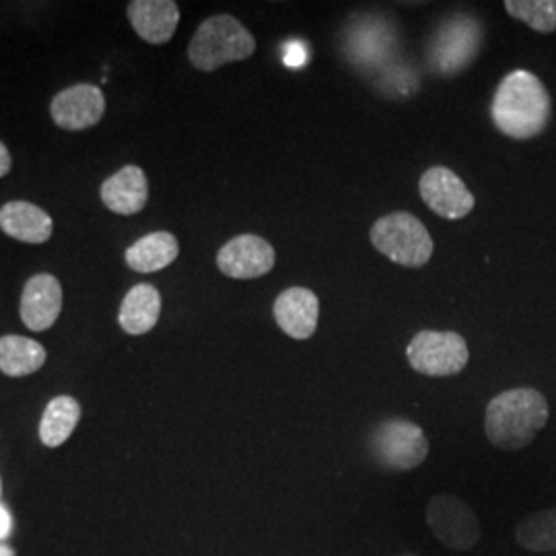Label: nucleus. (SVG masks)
I'll return each mask as SVG.
<instances>
[{
  "mask_svg": "<svg viewBox=\"0 0 556 556\" xmlns=\"http://www.w3.org/2000/svg\"><path fill=\"white\" fill-rule=\"evenodd\" d=\"M410 367L429 378H452L468 365V344L457 332L422 330L415 334L406 349Z\"/></svg>",
  "mask_w": 556,
  "mask_h": 556,
  "instance_id": "nucleus-6",
  "label": "nucleus"
},
{
  "mask_svg": "<svg viewBox=\"0 0 556 556\" xmlns=\"http://www.w3.org/2000/svg\"><path fill=\"white\" fill-rule=\"evenodd\" d=\"M62 309V285L52 275H36L25 282L21 295V319L34 330L43 332L54 326Z\"/></svg>",
  "mask_w": 556,
  "mask_h": 556,
  "instance_id": "nucleus-13",
  "label": "nucleus"
},
{
  "mask_svg": "<svg viewBox=\"0 0 556 556\" xmlns=\"http://www.w3.org/2000/svg\"><path fill=\"white\" fill-rule=\"evenodd\" d=\"M0 556H15V551L7 544H0Z\"/></svg>",
  "mask_w": 556,
  "mask_h": 556,
  "instance_id": "nucleus-25",
  "label": "nucleus"
},
{
  "mask_svg": "<svg viewBox=\"0 0 556 556\" xmlns=\"http://www.w3.org/2000/svg\"><path fill=\"white\" fill-rule=\"evenodd\" d=\"M369 238L381 256L406 268L425 266L435 250L429 229L406 211L390 213L376 220Z\"/></svg>",
  "mask_w": 556,
  "mask_h": 556,
  "instance_id": "nucleus-4",
  "label": "nucleus"
},
{
  "mask_svg": "<svg viewBox=\"0 0 556 556\" xmlns=\"http://www.w3.org/2000/svg\"><path fill=\"white\" fill-rule=\"evenodd\" d=\"M105 112V98L96 85H75L52 100L50 114L64 130H85L96 126Z\"/></svg>",
  "mask_w": 556,
  "mask_h": 556,
  "instance_id": "nucleus-11",
  "label": "nucleus"
},
{
  "mask_svg": "<svg viewBox=\"0 0 556 556\" xmlns=\"http://www.w3.org/2000/svg\"><path fill=\"white\" fill-rule=\"evenodd\" d=\"M516 540L521 548L532 553L556 551V507L542 509L519 521Z\"/></svg>",
  "mask_w": 556,
  "mask_h": 556,
  "instance_id": "nucleus-21",
  "label": "nucleus"
},
{
  "mask_svg": "<svg viewBox=\"0 0 556 556\" xmlns=\"http://www.w3.org/2000/svg\"><path fill=\"white\" fill-rule=\"evenodd\" d=\"M491 118L501 135L530 140L542 135L551 119V96L544 83L528 71H514L498 83Z\"/></svg>",
  "mask_w": 556,
  "mask_h": 556,
  "instance_id": "nucleus-1",
  "label": "nucleus"
},
{
  "mask_svg": "<svg viewBox=\"0 0 556 556\" xmlns=\"http://www.w3.org/2000/svg\"><path fill=\"white\" fill-rule=\"evenodd\" d=\"M482 29L468 15H454L445 21L429 43V64L443 77H454L466 68L480 50Z\"/></svg>",
  "mask_w": 556,
  "mask_h": 556,
  "instance_id": "nucleus-7",
  "label": "nucleus"
},
{
  "mask_svg": "<svg viewBox=\"0 0 556 556\" xmlns=\"http://www.w3.org/2000/svg\"><path fill=\"white\" fill-rule=\"evenodd\" d=\"M80 418L79 402L75 397H54L46 410L40 422V439L48 447H59L66 439L73 435Z\"/></svg>",
  "mask_w": 556,
  "mask_h": 556,
  "instance_id": "nucleus-20",
  "label": "nucleus"
},
{
  "mask_svg": "<svg viewBox=\"0 0 556 556\" xmlns=\"http://www.w3.org/2000/svg\"><path fill=\"white\" fill-rule=\"evenodd\" d=\"M101 200L116 215H137L149 200V181L137 165H126L101 184Z\"/></svg>",
  "mask_w": 556,
  "mask_h": 556,
  "instance_id": "nucleus-15",
  "label": "nucleus"
},
{
  "mask_svg": "<svg viewBox=\"0 0 556 556\" xmlns=\"http://www.w3.org/2000/svg\"><path fill=\"white\" fill-rule=\"evenodd\" d=\"M273 314L287 337L307 340L318 330L319 299L312 289L291 287L275 301Z\"/></svg>",
  "mask_w": 556,
  "mask_h": 556,
  "instance_id": "nucleus-12",
  "label": "nucleus"
},
{
  "mask_svg": "<svg viewBox=\"0 0 556 556\" xmlns=\"http://www.w3.org/2000/svg\"><path fill=\"white\" fill-rule=\"evenodd\" d=\"M128 20L149 43H167L179 25V7L174 0H135L128 4Z\"/></svg>",
  "mask_w": 556,
  "mask_h": 556,
  "instance_id": "nucleus-14",
  "label": "nucleus"
},
{
  "mask_svg": "<svg viewBox=\"0 0 556 556\" xmlns=\"http://www.w3.org/2000/svg\"><path fill=\"white\" fill-rule=\"evenodd\" d=\"M179 254V243L176 236L167 231L149 233L139 241H135L126 250V264L140 275H151L167 268L172 262H176Z\"/></svg>",
  "mask_w": 556,
  "mask_h": 556,
  "instance_id": "nucleus-18",
  "label": "nucleus"
},
{
  "mask_svg": "<svg viewBox=\"0 0 556 556\" xmlns=\"http://www.w3.org/2000/svg\"><path fill=\"white\" fill-rule=\"evenodd\" d=\"M46 363V349L31 338L9 337L0 338V371L9 378L31 376Z\"/></svg>",
  "mask_w": 556,
  "mask_h": 556,
  "instance_id": "nucleus-19",
  "label": "nucleus"
},
{
  "mask_svg": "<svg viewBox=\"0 0 556 556\" xmlns=\"http://www.w3.org/2000/svg\"><path fill=\"white\" fill-rule=\"evenodd\" d=\"M11 153H9V149L0 142V178H4L9 172H11Z\"/></svg>",
  "mask_w": 556,
  "mask_h": 556,
  "instance_id": "nucleus-24",
  "label": "nucleus"
},
{
  "mask_svg": "<svg viewBox=\"0 0 556 556\" xmlns=\"http://www.w3.org/2000/svg\"><path fill=\"white\" fill-rule=\"evenodd\" d=\"M52 217L31 202H7L0 208V229L25 243H43L52 238Z\"/></svg>",
  "mask_w": 556,
  "mask_h": 556,
  "instance_id": "nucleus-16",
  "label": "nucleus"
},
{
  "mask_svg": "<svg viewBox=\"0 0 556 556\" xmlns=\"http://www.w3.org/2000/svg\"><path fill=\"white\" fill-rule=\"evenodd\" d=\"M505 9L538 34L556 31V0H507Z\"/></svg>",
  "mask_w": 556,
  "mask_h": 556,
  "instance_id": "nucleus-22",
  "label": "nucleus"
},
{
  "mask_svg": "<svg viewBox=\"0 0 556 556\" xmlns=\"http://www.w3.org/2000/svg\"><path fill=\"white\" fill-rule=\"evenodd\" d=\"M371 452L388 470H415L429 456V439L425 431L406 420L390 418L376 427L371 435Z\"/></svg>",
  "mask_w": 556,
  "mask_h": 556,
  "instance_id": "nucleus-5",
  "label": "nucleus"
},
{
  "mask_svg": "<svg viewBox=\"0 0 556 556\" xmlns=\"http://www.w3.org/2000/svg\"><path fill=\"white\" fill-rule=\"evenodd\" d=\"M160 316L161 295L153 285L132 287L119 305V326L132 337L151 332L160 321Z\"/></svg>",
  "mask_w": 556,
  "mask_h": 556,
  "instance_id": "nucleus-17",
  "label": "nucleus"
},
{
  "mask_svg": "<svg viewBox=\"0 0 556 556\" xmlns=\"http://www.w3.org/2000/svg\"><path fill=\"white\" fill-rule=\"evenodd\" d=\"M256 52V40L233 15H215L200 23L188 46V59L202 73H213L223 64L241 62Z\"/></svg>",
  "mask_w": 556,
  "mask_h": 556,
  "instance_id": "nucleus-3",
  "label": "nucleus"
},
{
  "mask_svg": "<svg viewBox=\"0 0 556 556\" xmlns=\"http://www.w3.org/2000/svg\"><path fill=\"white\" fill-rule=\"evenodd\" d=\"M275 248L258 236L229 239L217 254V266L225 277L250 280L268 275L275 268Z\"/></svg>",
  "mask_w": 556,
  "mask_h": 556,
  "instance_id": "nucleus-10",
  "label": "nucleus"
},
{
  "mask_svg": "<svg viewBox=\"0 0 556 556\" xmlns=\"http://www.w3.org/2000/svg\"><path fill=\"white\" fill-rule=\"evenodd\" d=\"M427 523L439 542L452 551H470L482 534L472 507L454 495H438L429 501Z\"/></svg>",
  "mask_w": 556,
  "mask_h": 556,
  "instance_id": "nucleus-8",
  "label": "nucleus"
},
{
  "mask_svg": "<svg viewBox=\"0 0 556 556\" xmlns=\"http://www.w3.org/2000/svg\"><path fill=\"white\" fill-rule=\"evenodd\" d=\"M11 530H13V517L4 505H0V540L9 538Z\"/></svg>",
  "mask_w": 556,
  "mask_h": 556,
  "instance_id": "nucleus-23",
  "label": "nucleus"
},
{
  "mask_svg": "<svg viewBox=\"0 0 556 556\" xmlns=\"http://www.w3.org/2000/svg\"><path fill=\"white\" fill-rule=\"evenodd\" d=\"M418 192L422 202L441 219H464L477 204L464 179L447 167L427 169L418 181Z\"/></svg>",
  "mask_w": 556,
  "mask_h": 556,
  "instance_id": "nucleus-9",
  "label": "nucleus"
},
{
  "mask_svg": "<svg viewBox=\"0 0 556 556\" xmlns=\"http://www.w3.org/2000/svg\"><path fill=\"white\" fill-rule=\"evenodd\" d=\"M404 556H417V555H404Z\"/></svg>",
  "mask_w": 556,
  "mask_h": 556,
  "instance_id": "nucleus-27",
  "label": "nucleus"
},
{
  "mask_svg": "<svg viewBox=\"0 0 556 556\" xmlns=\"http://www.w3.org/2000/svg\"><path fill=\"white\" fill-rule=\"evenodd\" d=\"M0 495H2V480H0Z\"/></svg>",
  "mask_w": 556,
  "mask_h": 556,
  "instance_id": "nucleus-26",
  "label": "nucleus"
},
{
  "mask_svg": "<svg viewBox=\"0 0 556 556\" xmlns=\"http://www.w3.org/2000/svg\"><path fill=\"white\" fill-rule=\"evenodd\" d=\"M548 417V402L542 392L534 388L505 390L486 406L484 433L498 450L516 452L536 439Z\"/></svg>",
  "mask_w": 556,
  "mask_h": 556,
  "instance_id": "nucleus-2",
  "label": "nucleus"
}]
</instances>
